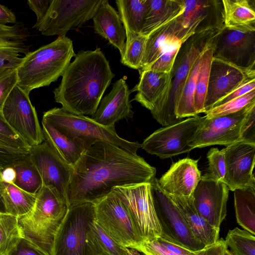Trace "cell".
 Here are the masks:
<instances>
[{"label":"cell","instance_id":"obj_1","mask_svg":"<svg viewBox=\"0 0 255 255\" xmlns=\"http://www.w3.org/2000/svg\"><path fill=\"white\" fill-rule=\"evenodd\" d=\"M156 169L137 154L98 141L86 149L72 168L67 190L69 208L95 204L117 187L150 183Z\"/></svg>","mask_w":255,"mask_h":255},{"label":"cell","instance_id":"obj_2","mask_svg":"<svg viewBox=\"0 0 255 255\" xmlns=\"http://www.w3.org/2000/svg\"><path fill=\"white\" fill-rule=\"evenodd\" d=\"M115 74L100 48L76 54L53 91L56 102L76 115H94Z\"/></svg>","mask_w":255,"mask_h":255},{"label":"cell","instance_id":"obj_3","mask_svg":"<svg viewBox=\"0 0 255 255\" xmlns=\"http://www.w3.org/2000/svg\"><path fill=\"white\" fill-rule=\"evenodd\" d=\"M69 207L55 190L42 185L28 214L17 218L22 238L46 255H52L55 236Z\"/></svg>","mask_w":255,"mask_h":255},{"label":"cell","instance_id":"obj_4","mask_svg":"<svg viewBox=\"0 0 255 255\" xmlns=\"http://www.w3.org/2000/svg\"><path fill=\"white\" fill-rule=\"evenodd\" d=\"M72 41L58 36L54 41L29 52L17 68V85L27 93L49 85L61 76L73 57Z\"/></svg>","mask_w":255,"mask_h":255},{"label":"cell","instance_id":"obj_5","mask_svg":"<svg viewBox=\"0 0 255 255\" xmlns=\"http://www.w3.org/2000/svg\"><path fill=\"white\" fill-rule=\"evenodd\" d=\"M222 28L195 33L182 43L170 72L171 85L167 99L161 110L153 117L162 126L167 127L182 121L176 117V111L190 71L207 46L216 40Z\"/></svg>","mask_w":255,"mask_h":255},{"label":"cell","instance_id":"obj_6","mask_svg":"<svg viewBox=\"0 0 255 255\" xmlns=\"http://www.w3.org/2000/svg\"><path fill=\"white\" fill-rule=\"evenodd\" d=\"M42 119L66 136L79 140L86 149L98 141L112 143L135 154L141 147L139 142L129 141L119 136L115 126H104L92 118L73 114L62 108H54L45 112Z\"/></svg>","mask_w":255,"mask_h":255},{"label":"cell","instance_id":"obj_7","mask_svg":"<svg viewBox=\"0 0 255 255\" xmlns=\"http://www.w3.org/2000/svg\"><path fill=\"white\" fill-rule=\"evenodd\" d=\"M95 205V221L118 244L137 250L142 240L127 207L114 191Z\"/></svg>","mask_w":255,"mask_h":255},{"label":"cell","instance_id":"obj_8","mask_svg":"<svg viewBox=\"0 0 255 255\" xmlns=\"http://www.w3.org/2000/svg\"><path fill=\"white\" fill-rule=\"evenodd\" d=\"M103 0H52L49 9L32 26L45 36H65L93 17Z\"/></svg>","mask_w":255,"mask_h":255},{"label":"cell","instance_id":"obj_9","mask_svg":"<svg viewBox=\"0 0 255 255\" xmlns=\"http://www.w3.org/2000/svg\"><path fill=\"white\" fill-rule=\"evenodd\" d=\"M155 211L161 229V238L192 251L206 246L194 236L177 205L158 185L155 178L150 183Z\"/></svg>","mask_w":255,"mask_h":255},{"label":"cell","instance_id":"obj_10","mask_svg":"<svg viewBox=\"0 0 255 255\" xmlns=\"http://www.w3.org/2000/svg\"><path fill=\"white\" fill-rule=\"evenodd\" d=\"M113 190L127 207L142 242L161 236L150 183L117 187Z\"/></svg>","mask_w":255,"mask_h":255},{"label":"cell","instance_id":"obj_11","mask_svg":"<svg viewBox=\"0 0 255 255\" xmlns=\"http://www.w3.org/2000/svg\"><path fill=\"white\" fill-rule=\"evenodd\" d=\"M94 220V204L70 207L55 236L52 255H87L86 234Z\"/></svg>","mask_w":255,"mask_h":255},{"label":"cell","instance_id":"obj_12","mask_svg":"<svg viewBox=\"0 0 255 255\" xmlns=\"http://www.w3.org/2000/svg\"><path fill=\"white\" fill-rule=\"evenodd\" d=\"M206 117L187 118L172 125L161 128L147 137L141 147L160 158L171 157L192 150L188 145Z\"/></svg>","mask_w":255,"mask_h":255},{"label":"cell","instance_id":"obj_13","mask_svg":"<svg viewBox=\"0 0 255 255\" xmlns=\"http://www.w3.org/2000/svg\"><path fill=\"white\" fill-rule=\"evenodd\" d=\"M1 112L8 124L30 147L44 141L42 128L29 94L17 85L8 95Z\"/></svg>","mask_w":255,"mask_h":255},{"label":"cell","instance_id":"obj_14","mask_svg":"<svg viewBox=\"0 0 255 255\" xmlns=\"http://www.w3.org/2000/svg\"><path fill=\"white\" fill-rule=\"evenodd\" d=\"M254 106L255 101L237 112L209 119L206 118L189 141L188 145L193 149L217 144L227 146L242 141L241 134L244 121Z\"/></svg>","mask_w":255,"mask_h":255},{"label":"cell","instance_id":"obj_15","mask_svg":"<svg viewBox=\"0 0 255 255\" xmlns=\"http://www.w3.org/2000/svg\"><path fill=\"white\" fill-rule=\"evenodd\" d=\"M213 57L255 69V30L224 26L216 38Z\"/></svg>","mask_w":255,"mask_h":255},{"label":"cell","instance_id":"obj_16","mask_svg":"<svg viewBox=\"0 0 255 255\" xmlns=\"http://www.w3.org/2000/svg\"><path fill=\"white\" fill-rule=\"evenodd\" d=\"M226 173L223 182L229 190L255 188L253 169L255 162V144L244 141L233 143L223 148Z\"/></svg>","mask_w":255,"mask_h":255},{"label":"cell","instance_id":"obj_17","mask_svg":"<svg viewBox=\"0 0 255 255\" xmlns=\"http://www.w3.org/2000/svg\"><path fill=\"white\" fill-rule=\"evenodd\" d=\"M28 155L38 169L43 185L55 190L68 201L72 167L62 160L44 140L31 147Z\"/></svg>","mask_w":255,"mask_h":255},{"label":"cell","instance_id":"obj_18","mask_svg":"<svg viewBox=\"0 0 255 255\" xmlns=\"http://www.w3.org/2000/svg\"><path fill=\"white\" fill-rule=\"evenodd\" d=\"M255 76V69L243 68L219 58L212 60L204 113L250 77Z\"/></svg>","mask_w":255,"mask_h":255},{"label":"cell","instance_id":"obj_19","mask_svg":"<svg viewBox=\"0 0 255 255\" xmlns=\"http://www.w3.org/2000/svg\"><path fill=\"white\" fill-rule=\"evenodd\" d=\"M229 191L224 182L201 177L191 197L198 212L210 225L218 229L227 215Z\"/></svg>","mask_w":255,"mask_h":255},{"label":"cell","instance_id":"obj_20","mask_svg":"<svg viewBox=\"0 0 255 255\" xmlns=\"http://www.w3.org/2000/svg\"><path fill=\"white\" fill-rule=\"evenodd\" d=\"M183 11L177 17L185 36L188 38L195 33L224 27L222 0H183Z\"/></svg>","mask_w":255,"mask_h":255},{"label":"cell","instance_id":"obj_21","mask_svg":"<svg viewBox=\"0 0 255 255\" xmlns=\"http://www.w3.org/2000/svg\"><path fill=\"white\" fill-rule=\"evenodd\" d=\"M201 178L198 160L186 158L173 163L157 183L169 195L191 197Z\"/></svg>","mask_w":255,"mask_h":255},{"label":"cell","instance_id":"obj_22","mask_svg":"<svg viewBox=\"0 0 255 255\" xmlns=\"http://www.w3.org/2000/svg\"><path fill=\"white\" fill-rule=\"evenodd\" d=\"M170 72L143 71L139 74L138 83L131 91L137 92L133 100L150 110L153 117L167 99L171 85Z\"/></svg>","mask_w":255,"mask_h":255},{"label":"cell","instance_id":"obj_23","mask_svg":"<svg viewBox=\"0 0 255 255\" xmlns=\"http://www.w3.org/2000/svg\"><path fill=\"white\" fill-rule=\"evenodd\" d=\"M130 92L126 80H117L111 92L101 99L91 118L98 124L109 127L124 119L132 118L133 112L129 101Z\"/></svg>","mask_w":255,"mask_h":255},{"label":"cell","instance_id":"obj_24","mask_svg":"<svg viewBox=\"0 0 255 255\" xmlns=\"http://www.w3.org/2000/svg\"><path fill=\"white\" fill-rule=\"evenodd\" d=\"M94 30L118 49L121 58L126 51V33L115 9L108 0H103L93 17Z\"/></svg>","mask_w":255,"mask_h":255},{"label":"cell","instance_id":"obj_25","mask_svg":"<svg viewBox=\"0 0 255 255\" xmlns=\"http://www.w3.org/2000/svg\"><path fill=\"white\" fill-rule=\"evenodd\" d=\"M177 17L156 29L147 36L143 57L138 70L139 74L157 58L168 44L177 39L184 42L188 39Z\"/></svg>","mask_w":255,"mask_h":255},{"label":"cell","instance_id":"obj_26","mask_svg":"<svg viewBox=\"0 0 255 255\" xmlns=\"http://www.w3.org/2000/svg\"><path fill=\"white\" fill-rule=\"evenodd\" d=\"M168 195L178 207L197 240L206 247L219 240L220 229L210 225L198 212L193 205L192 197Z\"/></svg>","mask_w":255,"mask_h":255},{"label":"cell","instance_id":"obj_27","mask_svg":"<svg viewBox=\"0 0 255 255\" xmlns=\"http://www.w3.org/2000/svg\"><path fill=\"white\" fill-rule=\"evenodd\" d=\"M42 130L44 140L62 160L73 168L86 150L83 144L66 136L43 119Z\"/></svg>","mask_w":255,"mask_h":255},{"label":"cell","instance_id":"obj_28","mask_svg":"<svg viewBox=\"0 0 255 255\" xmlns=\"http://www.w3.org/2000/svg\"><path fill=\"white\" fill-rule=\"evenodd\" d=\"M183 8V0H147V12L140 34L147 37L181 15Z\"/></svg>","mask_w":255,"mask_h":255},{"label":"cell","instance_id":"obj_29","mask_svg":"<svg viewBox=\"0 0 255 255\" xmlns=\"http://www.w3.org/2000/svg\"><path fill=\"white\" fill-rule=\"evenodd\" d=\"M255 0H222L224 26L255 30Z\"/></svg>","mask_w":255,"mask_h":255},{"label":"cell","instance_id":"obj_30","mask_svg":"<svg viewBox=\"0 0 255 255\" xmlns=\"http://www.w3.org/2000/svg\"><path fill=\"white\" fill-rule=\"evenodd\" d=\"M116 3L126 38L140 34L147 12V0H117Z\"/></svg>","mask_w":255,"mask_h":255},{"label":"cell","instance_id":"obj_31","mask_svg":"<svg viewBox=\"0 0 255 255\" xmlns=\"http://www.w3.org/2000/svg\"><path fill=\"white\" fill-rule=\"evenodd\" d=\"M87 255H128L126 248L118 244L95 221L86 234Z\"/></svg>","mask_w":255,"mask_h":255},{"label":"cell","instance_id":"obj_32","mask_svg":"<svg viewBox=\"0 0 255 255\" xmlns=\"http://www.w3.org/2000/svg\"><path fill=\"white\" fill-rule=\"evenodd\" d=\"M2 198L5 213L18 218L31 211L36 202V194L2 181Z\"/></svg>","mask_w":255,"mask_h":255},{"label":"cell","instance_id":"obj_33","mask_svg":"<svg viewBox=\"0 0 255 255\" xmlns=\"http://www.w3.org/2000/svg\"><path fill=\"white\" fill-rule=\"evenodd\" d=\"M234 192L237 222L245 230L255 235V188L237 189Z\"/></svg>","mask_w":255,"mask_h":255},{"label":"cell","instance_id":"obj_34","mask_svg":"<svg viewBox=\"0 0 255 255\" xmlns=\"http://www.w3.org/2000/svg\"><path fill=\"white\" fill-rule=\"evenodd\" d=\"M11 166L15 171L14 184L23 190L36 194L43 185L36 167L28 154Z\"/></svg>","mask_w":255,"mask_h":255},{"label":"cell","instance_id":"obj_35","mask_svg":"<svg viewBox=\"0 0 255 255\" xmlns=\"http://www.w3.org/2000/svg\"><path fill=\"white\" fill-rule=\"evenodd\" d=\"M202 54L194 63L184 85L176 111V117L179 120H182L184 118L197 116L194 107V99Z\"/></svg>","mask_w":255,"mask_h":255},{"label":"cell","instance_id":"obj_36","mask_svg":"<svg viewBox=\"0 0 255 255\" xmlns=\"http://www.w3.org/2000/svg\"><path fill=\"white\" fill-rule=\"evenodd\" d=\"M216 40L210 44L202 54L200 69L197 77L194 104L196 113H204V104L208 89L210 66L213 58Z\"/></svg>","mask_w":255,"mask_h":255},{"label":"cell","instance_id":"obj_37","mask_svg":"<svg viewBox=\"0 0 255 255\" xmlns=\"http://www.w3.org/2000/svg\"><path fill=\"white\" fill-rule=\"evenodd\" d=\"M28 36L27 29L19 24H0V49H11L26 55L29 52L25 43Z\"/></svg>","mask_w":255,"mask_h":255},{"label":"cell","instance_id":"obj_38","mask_svg":"<svg viewBox=\"0 0 255 255\" xmlns=\"http://www.w3.org/2000/svg\"><path fill=\"white\" fill-rule=\"evenodd\" d=\"M21 238L17 217L0 212V255H7Z\"/></svg>","mask_w":255,"mask_h":255},{"label":"cell","instance_id":"obj_39","mask_svg":"<svg viewBox=\"0 0 255 255\" xmlns=\"http://www.w3.org/2000/svg\"><path fill=\"white\" fill-rule=\"evenodd\" d=\"M234 255H255V237L251 233L235 228L229 230L225 240Z\"/></svg>","mask_w":255,"mask_h":255},{"label":"cell","instance_id":"obj_40","mask_svg":"<svg viewBox=\"0 0 255 255\" xmlns=\"http://www.w3.org/2000/svg\"><path fill=\"white\" fill-rule=\"evenodd\" d=\"M147 37L132 35L126 38V51L121 63L132 69L138 70L143 57Z\"/></svg>","mask_w":255,"mask_h":255},{"label":"cell","instance_id":"obj_41","mask_svg":"<svg viewBox=\"0 0 255 255\" xmlns=\"http://www.w3.org/2000/svg\"><path fill=\"white\" fill-rule=\"evenodd\" d=\"M182 43L180 40L177 39L168 44L164 48L157 58L144 70L170 73Z\"/></svg>","mask_w":255,"mask_h":255},{"label":"cell","instance_id":"obj_42","mask_svg":"<svg viewBox=\"0 0 255 255\" xmlns=\"http://www.w3.org/2000/svg\"><path fill=\"white\" fill-rule=\"evenodd\" d=\"M255 101V90L234 99L221 105L213 107L207 111L205 117L209 119L237 112L250 103Z\"/></svg>","mask_w":255,"mask_h":255},{"label":"cell","instance_id":"obj_43","mask_svg":"<svg viewBox=\"0 0 255 255\" xmlns=\"http://www.w3.org/2000/svg\"><path fill=\"white\" fill-rule=\"evenodd\" d=\"M208 167L207 172L201 177L216 181H224L226 166L224 150L212 148L207 153Z\"/></svg>","mask_w":255,"mask_h":255},{"label":"cell","instance_id":"obj_44","mask_svg":"<svg viewBox=\"0 0 255 255\" xmlns=\"http://www.w3.org/2000/svg\"><path fill=\"white\" fill-rule=\"evenodd\" d=\"M0 142L10 148L27 152L30 148L8 124L1 112H0Z\"/></svg>","mask_w":255,"mask_h":255},{"label":"cell","instance_id":"obj_45","mask_svg":"<svg viewBox=\"0 0 255 255\" xmlns=\"http://www.w3.org/2000/svg\"><path fill=\"white\" fill-rule=\"evenodd\" d=\"M17 83V68H7L0 71V112L8 95Z\"/></svg>","mask_w":255,"mask_h":255},{"label":"cell","instance_id":"obj_46","mask_svg":"<svg viewBox=\"0 0 255 255\" xmlns=\"http://www.w3.org/2000/svg\"><path fill=\"white\" fill-rule=\"evenodd\" d=\"M28 153L10 148L0 142V171L25 157Z\"/></svg>","mask_w":255,"mask_h":255},{"label":"cell","instance_id":"obj_47","mask_svg":"<svg viewBox=\"0 0 255 255\" xmlns=\"http://www.w3.org/2000/svg\"><path fill=\"white\" fill-rule=\"evenodd\" d=\"M254 90H255V76L247 79L233 91L217 101L212 108L221 105Z\"/></svg>","mask_w":255,"mask_h":255},{"label":"cell","instance_id":"obj_48","mask_svg":"<svg viewBox=\"0 0 255 255\" xmlns=\"http://www.w3.org/2000/svg\"><path fill=\"white\" fill-rule=\"evenodd\" d=\"M242 140L255 144V106L247 114L243 124Z\"/></svg>","mask_w":255,"mask_h":255},{"label":"cell","instance_id":"obj_49","mask_svg":"<svg viewBox=\"0 0 255 255\" xmlns=\"http://www.w3.org/2000/svg\"><path fill=\"white\" fill-rule=\"evenodd\" d=\"M136 250L143 255H179L165 248L156 239L142 242Z\"/></svg>","mask_w":255,"mask_h":255},{"label":"cell","instance_id":"obj_50","mask_svg":"<svg viewBox=\"0 0 255 255\" xmlns=\"http://www.w3.org/2000/svg\"><path fill=\"white\" fill-rule=\"evenodd\" d=\"M17 52L9 49H0V71L7 68H17L23 57Z\"/></svg>","mask_w":255,"mask_h":255},{"label":"cell","instance_id":"obj_51","mask_svg":"<svg viewBox=\"0 0 255 255\" xmlns=\"http://www.w3.org/2000/svg\"><path fill=\"white\" fill-rule=\"evenodd\" d=\"M7 255H46L26 240L21 238Z\"/></svg>","mask_w":255,"mask_h":255},{"label":"cell","instance_id":"obj_52","mask_svg":"<svg viewBox=\"0 0 255 255\" xmlns=\"http://www.w3.org/2000/svg\"><path fill=\"white\" fill-rule=\"evenodd\" d=\"M52 0H28L27 4L36 16V22L40 21L47 13Z\"/></svg>","mask_w":255,"mask_h":255},{"label":"cell","instance_id":"obj_53","mask_svg":"<svg viewBox=\"0 0 255 255\" xmlns=\"http://www.w3.org/2000/svg\"><path fill=\"white\" fill-rule=\"evenodd\" d=\"M228 248L225 240L219 239L215 243L206 246L199 251L198 255H225L226 250Z\"/></svg>","mask_w":255,"mask_h":255},{"label":"cell","instance_id":"obj_54","mask_svg":"<svg viewBox=\"0 0 255 255\" xmlns=\"http://www.w3.org/2000/svg\"><path fill=\"white\" fill-rule=\"evenodd\" d=\"M16 16L15 13L6 6L0 4V24H15Z\"/></svg>","mask_w":255,"mask_h":255},{"label":"cell","instance_id":"obj_55","mask_svg":"<svg viewBox=\"0 0 255 255\" xmlns=\"http://www.w3.org/2000/svg\"><path fill=\"white\" fill-rule=\"evenodd\" d=\"M15 176V171L11 165L0 171V177L1 179L6 183H14Z\"/></svg>","mask_w":255,"mask_h":255},{"label":"cell","instance_id":"obj_56","mask_svg":"<svg viewBox=\"0 0 255 255\" xmlns=\"http://www.w3.org/2000/svg\"><path fill=\"white\" fill-rule=\"evenodd\" d=\"M0 212L5 213L2 198V181L0 177Z\"/></svg>","mask_w":255,"mask_h":255},{"label":"cell","instance_id":"obj_57","mask_svg":"<svg viewBox=\"0 0 255 255\" xmlns=\"http://www.w3.org/2000/svg\"><path fill=\"white\" fill-rule=\"evenodd\" d=\"M126 250L128 255H143L138 251L133 249L126 248Z\"/></svg>","mask_w":255,"mask_h":255},{"label":"cell","instance_id":"obj_58","mask_svg":"<svg viewBox=\"0 0 255 255\" xmlns=\"http://www.w3.org/2000/svg\"><path fill=\"white\" fill-rule=\"evenodd\" d=\"M225 255H234L232 253V252L228 248L225 251Z\"/></svg>","mask_w":255,"mask_h":255}]
</instances>
